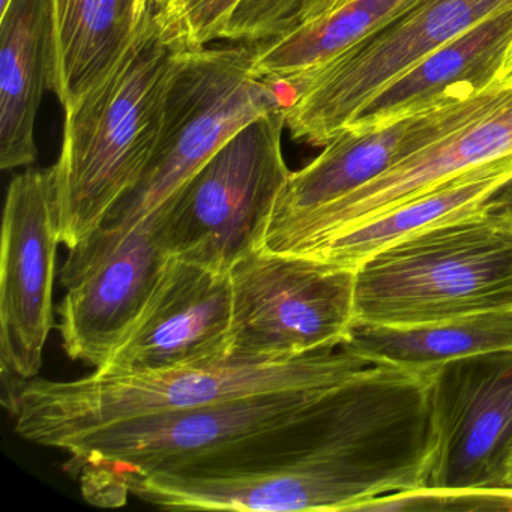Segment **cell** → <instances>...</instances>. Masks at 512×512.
<instances>
[{
    "mask_svg": "<svg viewBox=\"0 0 512 512\" xmlns=\"http://www.w3.org/2000/svg\"><path fill=\"white\" fill-rule=\"evenodd\" d=\"M430 374L377 362L334 386L271 457L157 472L130 493L172 511H364L427 485Z\"/></svg>",
    "mask_w": 512,
    "mask_h": 512,
    "instance_id": "6da1fadb",
    "label": "cell"
},
{
    "mask_svg": "<svg viewBox=\"0 0 512 512\" xmlns=\"http://www.w3.org/2000/svg\"><path fill=\"white\" fill-rule=\"evenodd\" d=\"M179 52L151 2L118 64L65 109L53 170L59 233L68 250L97 232L142 179Z\"/></svg>",
    "mask_w": 512,
    "mask_h": 512,
    "instance_id": "7a4b0ae2",
    "label": "cell"
},
{
    "mask_svg": "<svg viewBox=\"0 0 512 512\" xmlns=\"http://www.w3.org/2000/svg\"><path fill=\"white\" fill-rule=\"evenodd\" d=\"M277 86L254 74L253 44L181 50L142 179L97 232L68 250L62 286L76 284L133 230L151 220L245 125L286 107Z\"/></svg>",
    "mask_w": 512,
    "mask_h": 512,
    "instance_id": "3957f363",
    "label": "cell"
},
{
    "mask_svg": "<svg viewBox=\"0 0 512 512\" xmlns=\"http://www.w3.org/2000/svg\"><path fill=\"white\" fill-rule=\"evenodd\" d=\"M377 361L349 341L293 359L230 355L212 364L133 376L92 373L76 380H29L16 431L38 445L137 416L193 409L217 401L284 389L340 385Z\"/></svg>",
    "mask_w": 512,
    "mask_h": 512,
    "instance_id": "277c9868",
    "label": "cell"
},
{
    "mask_svg": "<svg viewBox=\"0 0 512 512\" xmlns=\"http://www.w3.org/2000/svg\"><path fill=\"white\" fill-rule=\"evenodd\" d=\"M337 386V385H335ZM334 386L284 389L193 409L122 419L64 437L65 470L98 506H121L131 485L157 472L224 467L262 454Z\"/></svg>",
    "mask_w": 512,
    "mask_h": 512,
    "instance_id": "5b68a950",
    "label": "cell"
},
{
    "mask_svg": "<svg viewBox=\"0 0 512 512\" xmlns=\"http://www.w3.org/2000/svg\"><path fill=\"white\" fill-rule=\"evenodd\" d=\"M512 308V223L488 212L425 227L355 269V322L412 326Z\"/></svg>",
    "mask_w": 512,
    "mask_h": 512,
    "instance_id": "8992f818",
    "label": "cell"
},
{
    "mask_svg": "<svg viewBox=\"0 0 512 512\" xmlns=\"http://www.w3.org/2000/svg\"><path fill=\"white\" fill-rule=\"evenodd\" d=\"M284 127L286 107L245 125L143 223L170 257L229 272L262 247L275 202L292 173L281 148Z\"/></svg>",
    "mask_w": 512,
    "mask_h": 512,
    "instance_id": "52a82bcc",
    "label": "cell"
},
{
    "mask_svg": "<svg viewBox=\"0 0 512 512\" xmlns=\"http://www.w3.org/2000/svg\"><path fill=\"white\" fill-rule=\"evenodd\" d=\"M511 7L512 0H419L287 88L286 127L292 139L325 148L377 92L470 26Z\"/></svg>",
    "mask_w": 512,
    "mask_h": 512,
    "instance_id": "ba28073f",
    "label": "cell"
},
{
    "mask_svg": "<svg viewBox=\"0 0 512 512\" xmlns=\"http://www.w3.org/2000/svg\"><path fill=\"white\" fill-rule=\"evenodd\" d=\"M229 274L232 355L278 361L349 340L355 269L262 245L241 257Z\"/></svg>",
    "mask_w": 512,
    "mask_h": 512,
    "instance_id": "9c48e42d",
    "label": "cell"
},
{
    "mask_svg": "<svg viewBox=\"0 0 512 512\" xmlns=\"http://www.w3.org/2000/svg\"><path fill=\"white\" fill-rule=\"evenodd\" d=\"M430 374L436 490H511L512 350L452 359Z\"/></svg>",
    "mask_w": 512,
    "mask_h": 512,
    "instance_id": "30bf717a",
    "label": "cell"
},
{
    "mask_svg": "<svg viewBox=\"0 0 512 512\" xmlns=\"http://www.w3.org/2000/svg\"><path fill=\"white\" fill-rule=\"evenodd\" d=\"M506 155H512V95L493 112L437 140L347 196L271 221L263 247L275 253H305Z\"/></svg>",
    "mask_w": 512,
    "mask_h": 512,
    "instance_id": "8fae6325",
    "label": "cell"
},
{
    "mask_svg": "<svg viewBox=\"0 0 512 512\" xmlns=\"http://www.w3.org/2000/svg\"><path fill=\"white\" fill-rule=\"evenodd\" d=\"M59 244L55 170L20 173L8 188L2 229L0 367L23 379H35L43 365Z\"/></svg>",
    "mask_w": 512,
    "mask_h": 512,
    "instance_id": "7c38bea8",
    "label": "cell"
},
{
    "mask_svg": "<svg viewBox=\"0 0 512 512\" xmlns=\"http://www.w3.org/2000/svg\"><path fill=\"white\" fill-rule=\"evenodd\" d=\"M232 343L229 272L170 257L142 316L95 373L133 376L212 364L232 355Z\"/></svg>",
    "mask_w": 512,
    "mask_h": 512,
    "instance_id": "4fadbf2b",
    "label": "cell"
},
{
    "mask_svg": "<svg viewBox=\"0 0 512 512\" xmlns=\"http://www.w3.org/2000/svg\"><path fill=\"white\" fill-rule=\"evenodd\" d=\"M511 95L512 86L497 85L461 103L416 113L380 127L346 128L313 163L290 173L275 202L271 221L347 196L437 140L493 112Z\"/></svg>",
    "mask_w": 512,
    "mask_h": 512,
    "instance_id": "5bb4252c",
    "label": "cell"
},
{
    "mask_svg": "<svg viewBox=\"0 0 512 512\" xmlns=\"http://www.w3.org/2000/svg\"><path fill=\"white\" fill-rule=\"evenodd\" d=\"M169 260L152 227L143 224L68 287L59 329L70 359L103 367L142 316Z\"/></svg>",
    "mask_w": 512,
    "mask_h": 512,
    "instance_id": "9a60e30c",
    "label": "cell"
},
{
    "mask_svg": "<svg viewBox=\"0 0 512 512\" xmlns=\"http://www.w3.org/2000/svg\"><path fill=\"white\" fill-rule=\"evenodd\" d=\"M512 43V7L470 26L397 77L346 128L365 130L490 91ZM344 128V130H346Z\"/></svg>",
    "mask_w": 512,
    "mask_h": 512,
    "instance_id": "2e32d148",
    "label": "cell"
},
{
    "mask_svg": "<svg viewBox=\"0 0 512 512\" xmlns=\"http://www.w3.org/2000/svg\"><path fill=\"white\" fill-rule=\"evenodd\" d=\"M55 80L53 0H10L0 10V167L31 166L44 92Z\"/></svg>",
    "mask_w": 512,
    "mask_h": 512,
    "instance_id": "e0dca14e",
    "label": "cell"
},
{
    "mask_svg": "<svg viewBox=\"0 0 512 512\" xmlns=\"http://www.w3.org/2000/svg\"><path fill=\"white\" fill-rule=\"evenodd\" d=\"M419 0H302L271 40L253 44V71L274 85H295Z\"/></svg>",
    "mask_w": 512,
    "mask_h": 512,
    "instance_id": "ac0fdd59",
    "label": "cell"
},
{
    "mask_svg": "<svg viewBox=\"0 0 512 512\" xmlns=\"http://www.w3.org/2000/svg\"><path fill=\"white\" fill-rule=\"evenodd\" d=\"M151 0H53L55 80L64 109L118 64Z\"/></svg>",
    "mask_w": 512,
    "mask_h": 512,
    "instance_id": "d6986e66",
    "label": "cell"
},
{
    "mask_svg": "<svg viewBox=\"0 0 512 512\" xmlns=\"http://www.w3.org/2000/svg\"><path fill=\"white\" fill-rule=\"evenodd\" d=\"M512 175V155L481 164L437 190L352 227L299 256L356 269L392 242L425 227L478 211L484 197Z\"/></svg>",
    "mask_w": 512,
    "mask_h": 512,
    "instance_id": "ffe728a7",
    "label": "cell"
},
{
    "mask_svg": "<svg viewBox=\"0 0 512 512\" xmlns=\"http://www.w3.org/2000/svg\"><path fill=\"white\" fill-rule=\"evenodd\" d=\"M347 341L373 361L431 371L452 359L512 350V308L412 326L353 322Z\"/></svg>",
    "mask_w": 512,
    "mask_h": 512,
    "instance_id": "44dd1931",
    "label": "cell"
},
{
    "mask_svg": "<svg viewBox=\"0 0 512 512\" xmlns=\"http://www.w3.org/2000/svg\"><path fill=\"white\" fill-rule=\"evenodd\" d=\"M241 0H170L158 19L181 50L200 49L220 40L221 31Z\"/></svg>",
    "mask_w": 512,
    "mask_h": 512,
    "instance_id": "7402d4cb",
    "label": "cell"
},
{
    "mask_svg": "<svg viewBox=\"0 0 512 512\" xmlns=\"http://www.w3.org/2000/svg\"><path fill=\"white\" fill-rule=\"evenodd\" d=\"M371 512L512 511V490H436L418 488L388 494L365 506Z\"/></svg>",
    "mask_w": 512,
    "mask_h": 512,
    "instance_id": "603a6c76",
    "label": "cell"
},
{
    "mask_svg": "<svg viewBox=\"0 0 512 512\" xmlns=\"http://www.w3.org/2000/svg\"><path fill=\"white\" fill-rule=\"evenodd\" d=\"M302 0H241L224 25L220 40L257 44L271 40Z\"/></svg>",
    "mask_w": 512,
    "mask_h": 512,
    "instance_id": "cb8c5ba5",
    "label": "cell"
},
{
    "mask_svg": "<svg viewBox=\"0 0 512 512\" xmlns=\"http://www.w3.org/2000/svg\"><path fill=\"white\" fill-rule=\"evenodd\" d=\"M28 382V379H23L8 368L0 367V401L13 418L19 413L20 397Z\"/></svg>",
    "mask_w": 512,
    "mask_h": 512,
    "instance_id": "d4e9b609",
    "label": "cell"
},
{
    "mask_svg": "<svg viewBox=\"0 0 512 512\" xmlns=\"http://www.w3.org/2000/svg\"><path fill=\"white\" fill-rule=\"evenodd\" d=\"M479 209L488 214L505 218L512 223V175L500 182L484 197Z\"/></svg>",
    "mask_w": 512,
    "mask_h": 512,
    "instance_id": "484cf974",
    "label": "cell"
},
{
    "mask_svg": "<svg viewBox=\"0 0 512 512\" xmlns=\"http://www.w3.org/2000/svg\"><path fill=\"white\" fill-rule=\"evenodd\" d=\"M500 83H502V85L512 86V43L511 46H509L502 73H500Z\"/></svg>",
    "mask_w": 512,
    "mask_h": 512,
    "instance_id": "4316f807",
    "label": "cell"
},
{
    "mask_svg": "<svg viewBox=\"0 0 512 512\" xmlns=\"http://www.w3.org/2000/svg\"><path fill=\"white\" fill-rule=\"evenodd\" d=\"M508 484L509 488L512 490V445L511 449H509V458H508Z\"/></svg>",
    "mask_w": 512,
    "mask_h": 512,
    "instance_id": "83f0119b",
    "label": "cell"
},
{
    "mask_svg": "<svg viewBox=\"0 0 512 512\" xmlns=\"http://www.w3.org/2000/svg\"><path fill=\"white\" fill-rule=\"evenodd\" d=\"M151 2L157 5V7L163 8L164 5L169 4L170 0H151Z\"/></svg>",
    "mask_w": 512,
    "mask_h": 512,
    "instance_id": "f1b7e54d",
    "label": "cell"
},
{
    "mask_svg": "<svg viewBox=\"0 0 512 512\" xmlns=\"http://www.w3.org/2000/svg\"><path fill=\"white\" fill-rule=\"evenodd\" d=\"M8 2H10V0H0V10H4V8L7 7Z\"/></svg>",
    "mask_w": 512,
    "mask_h": 512,
    "instance_id": "f546056e",
    "label": "cell"
}]
</instances>
